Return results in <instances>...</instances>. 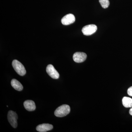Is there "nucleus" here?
<instances>
[{"instance_id":"14","label":"nucleus","mask_w":132,"mask_h":132,"mask_svg":"<svg viewBox=\"0 0 132 132\" xmlns=\"http://www.w3.org/2000/svg\"><path fill=\"white\" fill-rule=\"evenodd\" d=\"M129 113H130V115L132 116V107L130 109V111H129Z\"/></svg>"},{"instance_id":"12","label":"nucleus","mask_w":132,"mask_h":132,"mask_svg":"<svg viewBox=\"0 0 132 132\" xmlns=\"http://www.w3.org/2000/svg\"><path fill=\"white\" fill-rule=\"evenodd\" d=\"M99 2L102 7L104 9L108 7L110 4L109 0H99Z\"/></svg>"},{"instance_id":"13","label":"nucleus","mask_w":132,"mask_h":132,"mask_svg":"<svg viewBox=\"0 0 132 132\" xmlns=\"http://www.w3.org/2000/svg\"><path fill=\"white\" fill-rule=\"evenodd\" d=\"M127 94L129 96L132 97V86L131 87L128 89Z\"/></svg>"},{"instance_id":"7","label":"nucleus","mask_w":132,"mask_h":132,"mask_svg":"<svg viewBox=\"0 0 132 132\" xmlns=\"http://www.w3.org/2000/svg\"><path fill=\"white\" fill-rule=\"evenodd\" d=\"M75 21V16L72 14L66 15L61 19V22L64 25H70L74 23Z\"/></svg>"},{"instance_id":"4","label":"nucleus","mask_w":132,"mask_h":132,"mask_svg":"<svg viewBox=\"0 0 132 132\" xmlns=\"http://www.w3.org/2000/svg\"><path fill=\"white\" fill-rule=\"evenodd\" d=\"M97 29V26L94 24H90L83 27L82 32L84 35H92L96 32Z\"/></svg>"},{"instance_id":"3","label":"nucleus","mask_w":132,"mask_h":132,"mask_svg":"<svg viewBox=\"0 0 132 132\" xmlns=\"http://www.w3.org/2000/svg\"><path fill=\"white\" fill-rule=\"evenodd\" d=\"M7 119L10 125H11L13 127L15 128L17 127L18 116L16 112L12 111H9Z\"/></svg>"},{"instance_id":"2","label":"nucleus","mask_w":132,"mask_h":132,"mask_svg":"<svg viewBox=\"0 0 132 132\" xmlns=\"http://www.w3.org/2000/svg\"><path fill=\"white\" fill-rule=\"evenodd\" d=\"M12 66L16 73L21 76L25 75L26 71L24 65L19 61L14 60L12 62Z\"/></svg>"},{"instance_id":"1","label":"nucleus","mask_w":132,"mask_h":132,"mask_svg":"<svg viewBox=\"0 0 132 132\" xmlns=\"http://www.w3.org/2000/svg\"><path fill=\"white\" fill-rule=\"evenodd\" d=\"M70 110V106L68 105H63L59 106L55 110L54 114L57 117H64L69 114Z\"/></svg>"},{"instance_id":"10","label":"nucleus","mask_w":132,"mask_h":132,"mask_svg":"<svg viewBox=\"0 0 132 132\" xmlns=\"http://www.w3.org/2000/svg\"><path fill=\"white\" fill-rule=\"evenodd\" d=\"M11 85L12 87L14 88L15 90L19 91H21L23 90V87L22 85L19 81L15 79H13L11 81Z\"/></svg>"},{"instance_id":"9","label":"nucleus","mask_w":132,"mask_h":132,"mask_svg":"<svg viewBox=\"0 0 132 132\" xmlns=\"http://www.w3.org/2000/svg\"><path fill=\"white\" fill-rule=\"evenodd\" d=\"M24 108L27 111H33L36 109V105L34 102L32 100H27L24 103Z\"/></svg>"},{"instance_id":"11","label":"nucleus","mask_w":132,"mask_h":132,"mask_svg":"<svg viewBox=\"0 0 132 132\" xmlns=\"http://www.w3.org/2000/svg\"><path fill=\"white\" fill-rule=\"evenodd\" d=\"M122 104L126 108L132 107V99L129 97H125L122 99Z\"/></svg>"},{"instance_id":"8","label":"nucleus","mask_w":132,"mask_h":132,"mask_svg":"<svg viewBox=\"0 0 132 132\" xmlns=\"http://www.w3.org/2000/svg\"><path fill=\"white\" fill-rule=\"evenodd\" d=\"M53 125L49 124H43L37 126L36 130L40 132H46L53 129Z\"/></svg>"},{"instance_id":"6","label":"nucleus","mask_w":132,"mask_h":132,"mask_svg":"<svg viewBox=\"0 0 132 132\" xmlns=\"http://www.w3.org/2000/svg\"><path fill=\"white\" fill-rule=\"evenodd\" d=\"M87 55L83 52H76L73 54V59L74 61L77 63L83 62L86 59Z\"/></svg>"},{"instance_id":"5","label":"nucleus","mask_w":132,"mask_h":132,"mask_svg":"<svg viewBox=\"0 0 132 132\" xmlns=\"http://www.w3.org/2000/svg\"><path fill=\"white\" fill-rule=\"evenodd\" d=\"M46 70L48 74L51 78L54 79H59L60 75L53 65L51 64L48 65Z\"/></svg>"}]
</instances>
